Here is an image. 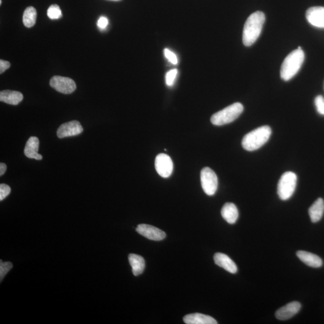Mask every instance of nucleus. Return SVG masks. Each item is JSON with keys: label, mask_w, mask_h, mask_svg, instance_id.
Returning a JSON list of instances; mask_svg holds the SVG:
<instances>
[{"label": "nucleus", "mask_w": 324, "mask_h": 324, "mask_svg": "<svg viewBox=\"0 0 324 324\" xmlns=\"http://www.w3.org/2000/svg\"><path fill=\"white\" fill-rule=\"evenodd\" d=\"M214 261L216 265L226 270L232 274L236 273L238 268L234 262L225 254L221 253H216L214 256Z\"/></svg>", "instance_id": "obj_13"}, {"label": "nucleus", "mask_w": 324, "mask_h": 324, "mask_svg": "<svg viewBox=\"0 0 324 324\" xmlns=\"http://www.w3.org/2000/svg\"><path fill=\"white\" fill-rule=\"evenodd\" d=\"M304 60L303 51L297 49L286 56L280 69V77L285 81H290L300 69Z\"/></svg>", "instance_id": "obj_2"}, {"label": "nucleus", "mask_w": 324, "mask_h": 324, "mask_svg": "<svg viewBox=\"0 0 324 324\" xmlns=\"http://www.w3.org/2000/svg\"><path fill=\"white\" fill-rule=\"evenodd\" d=\"M11 189L10 186L1 184L0 185V201H2L10 193Z\"/></svg>", "instance_id": "obj_27"}, {"label": "nucleus", "mask_w": 324, "mask_h": 324, "mask_svg": "<svg viewBox=\"0 0 324 324\" xmlns=\"http://www.w3.org/2000/svg\"><path fill=\"white\" fill-rule=\"evenodd\" d=\"M51 87L59 93L69 94L74 92L77 88L75 81L71 78L55 76L50 80Z\"/></svg>", "instance_id": "obj_7"}, {"label": "nucleus", "mask_w": 324, "mask_h": 324, "mask_svg": "<svg viewBox=\"0 0 324 324\" xmlns=\"http://www.w3.org/2000/svg\"><path fill=\"white\" fill-rule=\"evenodd\" d=\"M324 213V201L318 198L309 209L310 219L313 223H317L322 218Z\"/></svg>", "instance_id": "obj_19"}, {"label": "nucleus", "mask_w": 324, "mask_h": 324, "mask_svg": "<svg viewBox=\"0 0 324 324\" xmlns=\"http://www.w3.org/2000/svg\"><path fill=\"white\" fill-rule=\"evenodd\" d=\"M10 67V63L9 61L1 59V60H0V74H2V73L5 71V70L9 69Z\"/></svg>", "instance_id": "obj_29"}, {"label": "nucleus", "mask_w": 324, "mask_h": 324, "mask_svg": "<svg viewBox=\"0 0 324 324\" xmlns=\"http://www.w3.org/2000/svg\"><path fill=\"white\" fill-rule=\"evenodd\" d=\"M129 261L132 267V272L135 276L142 274L145 269L144 259L136 254H130Z\"/></svg>", "instance_id": "obj_20"}, {"label": "nucleus", "mask_w": 324, "mask_h": 324, "mask_svg": "<svg viewBox=\"0 0 324 324\" xmlns=\"http://www.w3.org/2000/svg\"><path fill=\"white\" fill-rule=\"evenodd\" d=\"M164 55L168 59L170 63L175 65L178 63L177 55L174 53H172V51L168 50V49H164Z\"/></svg>", "instance_id": "obj_26"}, {"label": "nucleus", "mask_w": 324, "mask_h": 324, "mask_svg": "<svg viewBox=\"0 0 324 324\" xmlns=\"http://www.w3.org/2000/svg\"><path fill=\"white\" fill-rule=\"evenodd\" d=\"M47 15L51 20H58L61 18L62 12L58 5H51L47 11Z\"/></svg>", "instance_id": "obj_22"}, {"label": "nucleus", "mask_w": 324, "mask_h": 324, "mask_svg": "<svg viewBox=\"0 0 324 324\" xmlns=\"http://www.w3.org/2000/svg\"><path fill=\"white\" fill-rule=\"evenodd\" d=\"M83 129L81 123L78 121H69L62 124L56 132L59 138L77 136L83 132Z\"/></svg>", "instance_id": "obj_9"}, {"label": "nucleus", "mask_w": 324, "mask_h": 324, "mask_svg": "<svg viewBox=\"0 0 324 324\" xmlns=\"http://www.w3.org/2000/svg\"><path fill=\"white\" fill-rule=\"evenodd\" d=\"M297 256L302 263L313 268H320L323 266L322 259L315 254L306 251L299 250L297 252Z\"/></svg>", "instance_id": "obj_14"}, {"label": "nucleus", "mask_w": 324, "mask_h": 324, "mask_svg": "<svg viewBox=\"0 0 324 324\" xmlns=\"http://www.w3.org/2000/svg\"><path fill=\"white\" fill-rule=\"evenodd\" d=\"M297 176L293 172H286L282 175L277 185V194L280 199L286 201L296 190Z\"/></svg>", "instance_id": "obj_5"}, {"label": "nucleus", "mask_w": 324, "mask_h": 324, "mask_svg": "<svg viewBox=\"0 0 324 324\" xmlns=\"http://www.w3.org/2000/svg\"><path fill=\"white\" fill-rule=\"evenodd\" d=\"M316 108L317 111L321 115H324V98L322 96H318L315 100Z\"/></svg>", "instance_id": "obj_25"}, {"label": "nucleus", "mask_w": 324, "mask_h": 324, "mask_svg": "<svg viewBox=\"0 0 324 324\" xmlns=\"http://www.w3.org/2000/svg\"><path fill=\"white\" fill-rule=\"evenodd\" d=\"M301 307V305L299 302H291L277 310L275 317L281 321L288 320L298 313Z\"/></svg>", "instance_id": "obj_11"}, {"label": "nucleus", "mask_w": 324, "mask_h": 324, "mask_svg": "<svg viewBox=\"0 0 324 324\" xmlns=\"http://www.w3.org/2000/svg\"><path fill=\"white\" fill-rule=\"evenodd\" d=\"M37 12L34 7H28L24 11L23 14V23L27 28H31L36 24Z\"/></svg>", "instance_id": "obj_21"}, {"label": "nucleus", "mask_w": 324, "mask_h": 324, "mask_svg": "<svg viewBox=\"0 0 324 324\" xmlns=\"http://www.w3.org/2000/svg\"><path fill=\"white\" fill-rule=\"evenodd\" d=\"M2 4V1H1V0H0V4Z\"/></svg>", "instance_id": "obj_31"}, {"label": "nucleus", "mask_w": 324, "mask_h": 324, "mask_svg": "<svg viewBox=\"0 0 324 324\" xmlns=\"http://www.w3.org/2000/svg\"><path fill=\"white\" fill-rule=\"evenodd\" d=\"M244 110V107L240 103L229 105L215 113L211 118V122L215 126H223L231 123L239 117Z\"/></svg>", "instance_id": "obj_4"}, {"label": "nucleus", "mask_w": 324, "mask_h": 324, "mask_svg": "<svg viewBox=\"0 0 324 324\" xmlns=\"http://www.w3.org/2000/svg\"><path fill=\"white\" fill-rule=\"evenodd\" d=\"M271 134V129L269 126L260 127L245 135L242 140L244 150L252 151L259 149L268 141Z\"/></svg>", "instance_id": "obj_3"}, {"label": "nucleus", "mask_w": 324, "mask_h": 324, "mask_svg": "<svg viewBox=\"0 0 324 324\" xmlns=\"http://www.w3.org/2000/svg\"><path fill=\"white\" fill-rule=\"evenodd\" d=\"M23 94L19 91L4 90L0 93V101L5 104L17 105L23 101Z\"/></svg>", "instance_id": "obj_18"}, {"label": "nucleus", "mask_w": 324, "mask_h": 324, "mask_svg": "<svg viewBox=\"0 0 324 324\" xmlns=\"http://www.w3.org/2000/svg\"><path fill=\"white\" fill-rule=\"evenodd\" d=\"M177 74V69H173L167 73L166 75V83L167 86H172L174 85Z\"/></svg>", "instance_id": "obj_24"}, {"label": "nucleus", "mask_w": 324, "mask_h": 324, "mask_svg": "<svg viewBox=\"0 0 324 324\" xmlns=\"http://www.w3.org/2000/svg\"><path fill=\"white\" fill-rule=\"evenodd\" d=\"M184 322L187 324H217V321L210 316L195 313L186 315Z\"/></svg>", "instance_id": "obj_16"}, {"label": "nucleus", "mask_w": 324, "mask_h": 324, "mask_svg": "<svg viewBox=\"0 0 324 324\" xmlns=\"http://www.w3.org/2000/svg\"><path fill=\"white\" fill-rule=\"evenodd\" d=\"M155 168L158 174L163 178L171 176L173 171L172 159L166 154H159L155 159Z\"/></svg>", "instance_id": "obj_8"}, {"label": "nucleus", "mask_w": 324, "mask_h": 324, "mask_svg": "<svg viewBox=\"0 0 324 324\" xmlns=\"http://www.w3.org/2000/svg\"><path fill=\"white\" fill-rule=\"evenodd\" d=\"M306 19L312 26L324 28V7H312L306 12Z\"/></svg>", "instance_id": "obj_12"}, {"label": "nucleus", "mask_w": 324, "mask_h": 324, "mask_svg": "<svg viewBox=\"0 0 324 324\" xmlns=\"http://www.w3.org/2000/svg\"><path fill=\"white\" fill-rule=\"evenodd\" d=\"M202 188L204 192L209 196L216 193L218 187V178L216 173L209 167H205L201 172Z\"/></svg>", "instance_id": "obj_6"}, {"label": "nucleus", "mask_w": 324, "mask_h": 324, "mask_svg": "<svg viewBox=\"0 0 324 324\" xmlns=\"http://www.w3.org/2000/svg\"><path fill=\"white\" fill-rule=\"evenodd\" d=\"M266 21L264 13L257 11L248 16L243 29V42L245 47H250L258 39Z\"/></svg>", "instance_id": "obj_1"}, {"label": "nucleus", "mask_w": 324, "mask_h": 324, "mask_svg": "<svg viewBox=\"0 0 324 324\" xmlns=\"http://www.w3.org/2000/svg\"><path fill=\"white\" fill-rule=\"evenodd\" d=\"M108 24H109V21H108V19L105 17V16H101L99 19L98 21H97V26L102 29L106 28Z\"/></svg>", "instance_id": "obj_28"}, {"label": "nucleus", "mask_w": 324, "mask_h": 324, "mask_svg": "<svg viewBox=\"0 0 324 324\" xmlns=\"http://www.w3.org/2000/svg\"><path fill=\"white\" fill-rule=\"evenodd\" d=\"M39 147V140L37 137H29L26 143L24 154L27 158L34 159L36 160H42V156L38 153Z\"/></svg>", "instance_id": "obj_15"}, {"label": "nucleus", "mask_w": 324, "mask_h": 324, "mask_svg": "<svg viewBox=\"0 0 324 324\" xmlns=\"http://www.w3.org/2000/svg\"><path fill=\"white\" fill-rule=\"evenodd\" d=\"M7 166L3 163H0V175L2 176L5 171H6Z\"/></svg>", "instance_id": "obj_30"}, {"label": "nucleus", "mask_w": 324, "mask_h": 324, "mask_svg": "<svg viewBox=\"0 0 324 324\" xmlns=\"http://www.w3.org/2000/svg\"><path fill=\"white\" fill-rule=\"evenodd\" d=\"M221 216L229 224H234L239 218V210L236 205L228 202L223 205L221 211Z\"/></svg>", "instance_id": "obj_17"}, {"label": "nucleus", "mask_w": 324, "mask_h": 324, "mask_svg": "<svg viewBox=\"0 0 324 324\" xmlns=\"http://www.w3.org/2000/svg\"><path fill=\"white\" fill-rule=\"evenodd\" d=\"M12 267L13 265L10 262H4L3 263L1 260V265H0V279H1V282Z\"/></svg>", "instance_id": "obj_23"}, {"label": "nucleus", "mask_w": 324, "mask_h": 324, "mask_svg": "<svg viewBox=\"0 0 324 324\" xmlns=\"http://www.w3.org/2000/svg\"><path fill=\"white\" fill-rule=\"evenodd\" d=\"M136 231L141 236L154 241H161L166 237L165 232L156 227L147 224H140L137 226Z\"/></svg>", "instance_id": "obj_10"}, {"label": "nucleus", "mask_w": 324, "mask_h": 324, "mask_svg": "<svg viewBox=\"0 0 324 324\" xmlns=\"http://www.w3.org/2000/svg\"><path fill=\"white\" fill-rule=\"evenodd\" d=\"M113 1H118V0H113Z\"/></svg>", "instance_id": "obj_32"}]
</instances>
